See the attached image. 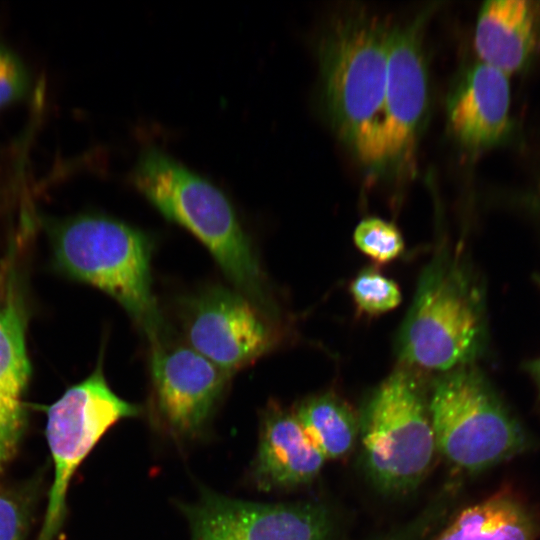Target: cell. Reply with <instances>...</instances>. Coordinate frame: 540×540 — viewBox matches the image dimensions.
Listing matches in <instances>:
<instances>
[{
  "label": "cell",
  "mask_w": 540,
  "mask_h": 540,
  "mask_svg": "<svg viewBox=\"0 0 540 540\" xmlns=\"http://www.w3.org/2000/svg\"><path fill=\"white\" fill-rule=\"evenodd\" d=\"M128 178L167 220L201 241L237 291L274 315L252 243L221 189L154 145L141 151Z\"/></svg>",
  "instance_id": "cell-1"
},
{
  "label": "cell",
  "mask_w": 540,
  "mask_h": 540,
  "mask_svg": "<svg viewBox=\"0 0 540 540\" xmlns=\"http://www.w3.org/2000/svg\"><path fill=\"white\" fill-rule=\"evenodd\" d=\"M392 24L366 9L337 16L319 45L323 95L338 135L368 169L381 172L388 43Z\"/></svg>",
  "instance_id": "cell-2"
},
{
  "label": "cell",
  "mask_w": 540,
  "mask_h": 540,
  "mask_svg": "<svg viewBox=\"0 0 540 540\" xmlns=\"http://www.w3.org/2000/svg\"><path fill=\"white\" fill-rule=\"evenodd\" d=\"M57 267L115 299L151 343L163 342L164 322L152 292V241L142 230L100 214L49 222Z\"/></svg>",
  "instance_id": "cell-3"
},
{
  "label": "cell",
  "mask_w": 540,
  "mask_h": 540,
  "mask_svg": "<svg viewBox=\"0 0 540 540\" xmlns=\"http://www.w3.org/2000/svg\"><path fill=\"white\" fill-rule=\"evenodd\" d=\"M484 339L479 289L456 255L442 248L421 274L397 353L407 364L447 372L470 365Z\"/></svg>",
  "instance_id": "cell-4"
},
{
  "label": "cell",
  "mask_w": 540,
  "mask_h": 540,
  "mask_svg": "<svg viewBox=\"0 0 540 540\" xmlns=\"http://www.w3.org/2000/svg\"><path fill=\"white\" fill-rule=\"evenodd\" d=\"M359 417L365 470L385 493L417 488L437 452L428 396L408 371L397 370L369 395Z\"/></svg>",
  "instance_id": "cell-5"
},
{
  "label": "cell",
  "mask_w": 540,
  "mask_h": 540,
  "mask_svg": "<svg viewBox=\"0 0 540 540\" xmlns=\"http://www.w3.org/2000/svg\"><path fill=\"white\" fill-rule=\"evenodd\" d=\"M428 406L437 452L464 472L483 471L529 446L519 423L471 365L437 378Z\"/></svg>",
  "instance_id": "cell-6"
},
{
  "label": "cell",
  "mask_w": 540,
  "mask_h": 540,
  "mask_svg": "<svg viewBox=\"0 0 540 540\" xmlns=\"http://www.w3.org/2000/svg\"><path fill=\"white\" fill-rule=\"evenodd\" d=\"M102 354L93 372L68 388L46 409L45 434L54 473L47 509L37 540H54L66 511L70 481L84 458L117 421L140 408L116 395L103 373Z\"/></svg>",
  "instance_id": "cell-7"
},
{
  "label": "cell",
  "mask_w": 540,
  "mask_h": 540,
  "mask_svg": "<svg viewBox=\"0 0 540 540\" xmlns=\"http://www.w3.org/2000/svg\"><path fill=\"white\" fill-rule=\"evenodd\" d=\"M433 7L404 24L393 25L381 126V172L409 174L429 105V78L424 52V29Z\"/></svg>",
  "instance_id": "cell-8"
},
{
  "label": "cell",
  "mask_w": 540,
  "mask_h": 540,
  "mask_svg": "<svg viewBox=\"0 0 540 540\" xmlns=\"http://www.w3.org/2000/svg\"><path fill=\"white\" fill-rule=\"evenodd\" d=\"M267 317L237 290L207 288L187 303L188 346L231 375L275 345L276 334Z\"/></svg>",
  "instance_id": "cell-9"
},
{
  "label": "cell",
  "mask_w": 540,
  "mask_h": 540,
  "mask_svg": "<svg viewBox=\"0 0 540 540\" xmlns=\"http://www.w3.org/2000/svg\"><path fill=\"white\" fill-rule=\"evenodd\" d=\"M192 540H331L335 521L317 502L266 504L207 493L184 508Z\"/></svg>",
  "instance_id": "cell-10"
},
{
  "label": "cell",
  "mask_w": 540,
  "mask_h": 540,
  "mask_svg": "<svg viewBox=\"0 0 540 540\" xmlns=\"http://www.w3.org/2000/svg\"><path fill=\"white\" fill-rule=\"evenodd\" d=\"M17 237L0 263V474L23 434L25 394L31 376L26 344L28 310Z\"/></svg>",
  "instance_id": "cell-11"
},
{
  "label": "cell",
  "mask_w": 540,
  "mask_h": 540,
  "mask_svg": "<svg viewBox=\"0 0 540 540\" xmlns=\"http://www.w3.org/2000/svg\"><path fill=\"white\" fill-rule=\"evenodd\" d=\"M150 368L158 411L182 434L205 424L231 376L191 347L164 342L152 346Z\"/></svg>",
  "instance_id": "cell-12"
},
{
  "label": "cell",
  "mask_w": 540,
  "mask_h": 540,
  "mask_svg": "<svg viewBox=\"0 0 540 540\" xmlns=\"http://www.w3.org/2000/svg\"><path fill=\"white\" fill-rule=\"evenodd\" d=\"M510 104L508 74L480 61L466 71L449 96L450 131L470 152L490 149L511 129Z\"/></svg>",
  "instance_id": "cell-13"
},
{
  "label": "cell",
  "mask_w": 540,
  "mask_h": 540,
  "mask_svg": "<svg viewBox=\"0 0 540 540\" xmlns=\"http://www.w3.org/2000/svg\"><path fill=\"white\" fill-rule=\"evenodd\" d=\"M326 459L301 426L294 411L271 405L266 410L256 458V480L264 490L312 482Z\"/></svg>",
  "instance_id": "cell-14"
},
{
  "label": "cell",
  "mask_w": 540,
  "mask_h": 540,
  "mask_svg": "<svg viewBox=\"0 0 540 540\" xmlns=\"http://www.w3.org/2000/svg\"><path fill=\"white\" fill-rule=\"evenodd\" d=\"M536 9L525 0H488L480 8L474 35L481 62L506 74L521 69L537 43Z\"/></svg>",
  "instance_id": "cell-15"
},
{
  "label": "cell",
  "mask_w": 540,
  "mask_h": 540,
  "mask_svg": "<svg viewBox=\"0 0 540 540\" xmlns=\"http://www.w3.org/2000/svg\"><path fill=\"white\" fill-rule=\"evenodd\" d=\"M540 520L511 490L468 506L433 540H536Z\"/></svg>",
  "instance_id": "cell-16"
},
{
  "label": "cell",
  "mask_w": 540,
  "mask_h": 540,
  "mask_svg": "<svg viewBox=\"0 0 540 540\" xmlns=\"http://www.w3.org/2000/svg\"><path fill=\"white\" fill-rule=\"evenodd\" d=\"M301 426L326 460L345 457L359 434V417L338 395L310 396L294 410Z\"/></svg>",
  "instance_id": "cell-17"
},
{
  "label": "cell",
  "mask_w": 540,
  "mask_h": 540,
  "mask_svg": "<svg viewBox=\"0 0 540 540\" xmlns=\"http://www.w3.org/2000/svg\"><path fill=\"white\" fill-rule=\"evenodd\" d=\"M349 291L360 313L377 316L396 308L401 302L399 286L374 268L360 271Z\"/></svg>",
  "instance_id": "cell-18"
},
{
  "label": "cell",
  "mask_w": 540,
  "mask_h": 540,
  "mask_svg": "<svg viewBox=\"0 0 540 540\" xmlns=\"http://www.w3.org/2000/svg\"><path fill=\"white\" fill-rule=\"evenodd\" d=\"M357 248L377 264L395 260L404 250V241L398 228L383 219H363L353 234Z\"/></svg>",
  "instance_id": "cell-19"
},
{
  "label": "cell",
  "mask_w": 540,
  "mask_h": 540,
  "mask_svg": "<svg viewBox=\"0 0 540 540\" xmlns=\"http://www.w3.org/2000/svg\"><path fill=\"white\" fill-rule=\"evenodd\" d=\"M28 88L29 77L22 61L0 43V109L21 99Z\"/></svg>",
  "instance_id": "cell-20"
},
{
  "label": "cell",
  "mask_w": 540,
  "mask_h": 540,
  "mask_svg": "<svg viewBox=\"0 0 540 540\" xmlns=\"http://www.w3.org/2000/svg\"><path fill=\"white\" fill-rule=\"evenodd\" d=\"M25 521L21 502L15 496L0 492V540H21Z\"/></svg>",
  "instance_id": "cell-21"
},
{
  "label": "cell",
  "mask_w": 540,
  "mask_h": 540,
  "mask_svg": "<svg viewBox=\"0 0 540 540\" xmlns=\"http://www.w3.org/2000/svg\"><path fill=\"white\" fill-rule=\"evenodd\" d=\"M431 527L430 518L421 514L407 526L374 540H421Z\"/></svg>",
  "instance_id": "cell-22"
},
{
  "label": "cell",
  "mask_w": 540,
  "mask_h": 540,
  "mask_svg": "<svg viewBox=\"0 0 540 540\" xmlns=\"http://www.w3.org/2000/svg\"><path fill=\"white\" fill-rule=\"evenodd\" d=\"M527 369L535 378L540 388V358L528 363Z\"/></svg>",
  "instance_id": "cell-23"
},
{
  "label": "cell",
  "mask_w": 540,
  "mask_h": 540,
  "mask_svg": "<svg viewBox=\"0 0 540 540\" xmlns=\"http://www.w3.org/2000/svg\"><path fill=\"white\" fill-rule=\"evenodd\" d=\"M534 206L540 211V195L534 199Z\"/></svg>",
  "instance_id": "cell-24"
},
{
  "label": "cell",
  "mask_w": 540,
  "mask_h": 540,
  "mask_svg": "<svg viewBox=\"0 0 540 540\" xmlns=\"http://www.w3.org/2000/svg\"><path fill=\"white\" fill-rule=\"evenodd\" d=\"M538 282L540 283V277H537Z\"/></svg>",
  "instance_id": "cell-25"
}]
</instances>
